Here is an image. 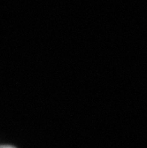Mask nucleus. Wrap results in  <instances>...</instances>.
Here are the masks:
<instances>
[{"instance_id": "1", "label": "nucleus", "mask_w": 147, "mask_h": 148, "mask_svg": "<svg viewBox=\"0 0 147 148\" xmlns=\"http://www.w3.org/2000/svg\"><path fill=\"white\" fill-rule=\"evenodd\" d=\"M0 148H16V147H15V146H12V145H0Z\"/></svg>"}]
</instances>
